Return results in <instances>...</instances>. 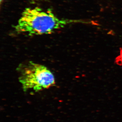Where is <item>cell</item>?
<instances>
[{"label": "cell", "mask_w": 122, "mask_h": 122, "mask_svg": "<svg viewBox=\"0 0 122 122\" xmlns=\"http://www.w3.org/2000/svg\"><path fill=\"white\" fill-rule=\"evenodd\" d=\"M76 21L59 18L49 9L45 10L39 7L28 8L22 12L14 26L18 33L29 35L52 34Z\"/></svg>", "instance_id": "obj_1"}, {"label": "cell", "mask_w": 122, "mask_h": 122, "mask_svg": "<svg viewBox=\"0 0 122 122\" xmlns=\"http://www.w3.org/2000/svg\"><path fill=\"white\" fill-rule=\"evenodd\" d=\"M19 82L25 92H35L48 89L55 83L54 75L43 65L32 61L20 64L17 68Z\"/></svg>", "instance_id": "obj_2"}, {"label": "cell", "mask_w": 122, "mask_h": 122, "mask_svg": "<svg viewBox=\"0 0 122 122\" xmlns=\"http://www.w3.org/2000/svg\"><path fill=\"white\" fill-rule=\"evenodd\" d=\"M115 62L118 65L122 66V57L121 55L116 57Z\"/></svg>", "instance_id": "obj_3"}, {"label": "cell", "mask_w": 122, "mask_h": 122, "mask_svg": "<svg viewBox=\"0 0 122 122\" xmlns=\"http://www.w3.org/2000/svg\"><path fill=\"white\" fill-rule=\"evenodd\" d=\"M4 0H0V4H1L2 3V2H3L4 1Z\"/></svg>", "instance_id": "obj_4"}]
</instances>
